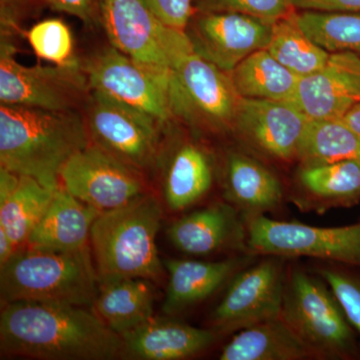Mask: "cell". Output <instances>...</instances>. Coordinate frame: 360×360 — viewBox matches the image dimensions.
Masks as SVG:
<instances>
[{"mask_svg": "<svg viewBox=\"0 0 360 360\" xmlns=\"http://www.w3.org/2000/svg\"><path fill=\"white\" fill-rule=\"evenodd\" d=\"M1 356L42 360L123 359L122 336L92 309L32 302L4 303Z\"/></svg>", "mask_w": 360, "mask_h": 360, "instance_id": "obj_1", "label": "cell"}, {"mask_svg": "<svg viewBox=\"0 0 360 360\" xmlns=\"http://www.w3.org/2000/svg\"><path fill=\"white\" fill-rule=\"evenodd\" d=\"M89 144L86 123L77 110L0 106V167L51 191L60 186L65 163Z\"/></svg>", "mask_w": 360, "mask_h": 360, "instance_id": "obj_2", "label": "cell"}, {"mask_svg": "<svg viewBox=\"0 0 360 360\" xmlns=\"http://www.w3.org/2000/svg\"><path fill=\"white\" fill-rule=\"evenodd\" d=\"M161 219L160 202L148 193L96 217L90 248L99 284L123 278L158 281L163 276L156 246Z\"/></svg>", "mask_w": 360, "mask_h": 360, "instance_id": "obj_3", "label": "cell"}, {"mask_svg": "<svg viewBox=\"0 0 360 360\" xmlns=\"http://www.w3.org/2000/svg\"><path fill=\"white\" fill-rule=\"evenodd\" d=\"M98 291L90 248L54 251L25 246L0 267L2 304L32 302L91 307Z\"/></svg>", "mask_w": 360, "mask_h": 360, "instance_id": "obj_4", "label": "cell"}, {"mask_svg": "<svg viewBox=\"0 0 360 360\" xmlns=\"http://www.w3.org/2000/svg\"><path fill=\"white\" fill-rule=\"evenodd\" d=\"M281 319L314 357L352 359L359 354L354 328L329 286L305 272H291Z\"/></svg>", "mask_w": 360, "mask_h": 360, "instance_id": "obj_5", "label": "cell"}, {"mask_svg": "<svg viewBox=\"0 0 360 360\" xmlns=\"http://www.w3.org/2000/svg\"><path fill=\"white\" fill-rule=\"evenodd\" d=\"M99 21L111 46L162 75L193 49L186 30L163 22L142 0H101Z\"/></svg>", "mask_w": 360, "mask_h": 360, "instance_id": "obj_6", "label": "cell"}, {"mask_svg": "<svg viewBox=\"0 0 360 360\" xmlns=\"http://www.w3.org/2000/svg\"><path fill=\"white\" fill-rule=\"evenodd\" d=\"M15 53L13 40L1 32V104L71 111L87 103L91 90L84 66L78 60L63 65L25 66L16 60Z\"/></svg>", "mask_w": 360, "mask_h": 360, "instance_id": "obj_7", "label": "cell"}, {"mask_svg": "<svg viewBox=\"0 0 360 360\" xmlns=\"http://www.w3.org/2000/svg\"><path fill=\"white\" fill-rule=\"evenodd\" d=\"M168 94L172 116L213 129L233 127L241 98L231 73L201 58L193 47L172 68Z\"/></svg>", "mask_w": 360, "mask_h": 360, "instance_id": "obj_8", "label": "cell"}, {"mask_svg": "<svg viewBox=\"0 0 360 360\" xmlns=\"http://www.w3.org/2000/svg\"><path fill=\"white\" fill-rule=\"evenodd\" d=\"M248 248L267 257H307L360 269V221L338 227H319L250 217Z\"/></svg>", "mask_w": 360, "mask_h": 360, "instance_id": "obj_9", "label": "cell"}, {"mask_svg": "<svg viewBox=\"0 0 360 360\" xmlns=\"http://www.w3.org/2000/svg\"><path fill=\"white\" fill-rule=\"evenodd\" d=\"M86 106L85 123L94 144L139 170L155 162L161 123L153 116L94 91Z\"/></svg>", "mask_w": 360, "mask_h": 360, "instance_id": "obj_10", "label": "cell"}, {"mask_svg": "<svg viewBox=\"0 0 360 360\" xmlns=\"http://www.w3.org/2000/svg\"><path fill=\"white\" fill-rule=\"evenodd\" d=\"M82 66L91 91L144 111L160 123L172 117L168 94L170 75L136 63L111 45Z\"/></svg>", "mask_w": 360, "mask_h": 360, "instance_id": "obj_11", "label": "cell"}, {"mask_svg": "<svg viewBox=\"0 0 360 360\" xmlns=\"http://www.w3.org/2000/svg\"><path fill=\"white\" fill-rule=\"evenodd\" d=\"M60 186L98 212L115 210L148 193L139 170L89 144L61 169Z\"/></svg>", "mask_w": 360, "mask_h": 360, "instance_id": "obj_12", "label": "cell"}, {"mask_svg": "<svg viewBox=\"0 0 360 360\" xmlns=\"http://www.w3.org/2000/svg\"><path fill=\"white\" fill-rule=\"evenodd\" d=\"M281 258L269 257L233 279L213 311V328L219 333H238L281 317L286 281Z\"/></svg>", "mask_w": 360, "mask_h": 360, "instance_id": "obj_13", "label": "cell"}, {"mask_svg": "<svg viewBox=\"0 0 360 360\" xmlns=\"http://www.w3.org/2000/svg\"><path fill=\"white\" fill-rule=\"evenodd\" d=\"M274 23L232 11H212L198 18L187 32L193 51L231 73L246 58L267 49Z\"/></svg>", "mask_w": 360, "mask_h": 360, "instance_id": "obj_14", "label": "cell"}, {"mask_svg": "<svg viewBox=\"0 0 360 360\" xmlns=\"http://www.w3.org/2000/svg\"><path fill=\"white\" fill-rule=\"evenodd\" d=\"M291 103L310 120L342 118L360 103V56L330 53L321 70L300 77Z\"/></svg>", "mask_w": 360, "mask_h": 360, "instance_id": "obj_15", "label": "cell"}, {"mask_svg": "<svg viewBox=\"0 0 360 360\" xmlns=\"http://www.w3.org/2000/svg\"><path fill=\"white\" fill-rule=\"evenodd\" d=\"M309 120L291 101L241 97L233 127L258 150L288 160L296 158Z\"/></svg>", "mask_w": 360, "mask_h": 360, "instance_id": "obj_16", "label": "cell"}, {"mask_svg": "<svg viewBox=\"0 0 360 360\" xmlns=\"http://www.w3.org/2000/svg\"><path fill=\"white\" fill-rule=\"evenodd\" d=\"M120 336L124 343L123 359L134 360L186 359L205 352L215 341L212 329L155 317Z\"/></svg>", "mask_w": 360, "mask_h": 360, "instance_id": "obj_17", "label": "cell"}, {"mask_svg": "<svg viewBox=\"0 0 360 360\" xmlns=\"http://www.w3.org/2000/svg\"><path fill=\"white\" fill-rule=\"evenodd\" d=\"M101 213L60 186L54 191L51 205L35 225L25 246L54 251L90 248V231Z\"/></svg>", "mask_w": 360, "mask_h": 360, "instance_id": "obj_18", "label": "cell"}, {"mask_svg": "<svg viewBox=\"0 0 360 360\" xmlns=\"http://www.w3.org/2000/svg\"><path fill=\"white\" fill-rule=\"evenodd\" d=\"M172 245L186 255H212L241 243L245 233L233 206L217 203L175 221L167 231Z\"/></svg>", "mask_w": 360, "mask_h": 360, "instance_id": "obj_19", "label": "cell"}, {"mask_svg": "<svg viewBox=\"0 0 360 360\" xmlns=\"http://www.w3.org/2000/svg\"><path fill=\"white\" fill-rule=\"evenodd\" d=\"M168 283L162 311L179 314L214 293L236 271L241 259L195 262L169 259L165 262Z\"/></svg>", "mask_w": 360, "mask_h": 360, "instance_id": "obj_20", "label": "cell"}, {"mask_svg": "<svg viewBox=\"0 0 360 360\" xmlns=\"http://www.w3.org/2000/svg\"><path fill=\"white\" fill-rule=\"evenodd\" d=\"M155 288L146 278H123L99 284L91 309L118 335L153 319Z\"/></svg>", "mask_w": 360, "mask_h": 360, "instance_id": "obj_21", "label": "cell"}, {"mask_svg": "<svg viewBox=\"0 0 360 360\" xmlns=\"http://www.w3.org/2000/svg\"><path fill=\"white\" fill-rule=\"evenodd\" d=\"M225 191L227 200L250 217L274 210L283 200V188L276 175L240 153H232L227 160Z\"/></svg>", "mask_w": 360, "mask_h": 360, "instance_id": "obj_22", "label": "cell"}, {"mask_svg": "<svg viewBox=\"0 0 360 360\" xmlns=\"http://www.w3.org/2000/svg\"><path fill=\"white\" fill-rule=\"evenodd\" d=\"M312 357L302 341L281 319L241 329L220 354V360H302Z\"/></svg>", "mask_w": 360, "mask_h": 360, "instance_id": "obj_23", "label": "cell"}, {"mask_svg": "<svg viewBox=\"0 0 360 360\" xmlns=\"http://www.w3.org/2000/svg\"><path fill=\"white\" fill-rule=\"evenodd\" d=\"M243 98L291 101L300 77L281 65L266 49L246 58L231 72Z\"/></svg>", "mask_w": 360, "mask_h": 360, "instance_id": "obj_24", "label": "cell"}, {"mask_svg": "<svg viewBox=\"0 0 360 360\" xmlns=\"http://www.w3.org/2000/svg\"><path fill=\"white\" fill-rule=\"evenodd\" d=\"M296 158L302 167L360 160V134L342 118L309 120Z\"/></svg>", "mask_w": 360, "mask_h": 360, "instance_id": "obj_25", "label": "cell"}, {"mask_svg": "<svg viewBox=\"0 0 360 360\" xmlns=\"http://www.w3.org/2000/svg\"><path fill=\"white\" fill-rule=\"evenodd\" d=\"M212 184L210 160L202 149L186 144L175 153L165 175V198L172 210H186L201 198Z\"/></svg>", "mask_w": 360, "mask_h": 360, "instance_id": "obj_26", "label": "cell"}, {"mask_svg": "<svg viewBox=\"0 0 360 360\" xmlns=\"http://www.w3.org/2000/svg\"><path fill=\"white\" fill-rule=\"evenodd\" d=\"M54 191L32 177L20 175L18 186L0 203V229L6 232L16 250L25 248L53 198Z\"/></svg>", "mask_w": 360, "mask_h": 360, "instance_id": "obj_27", "label": "cell"}, {"mask_svg": "<svg viewBox=\"0 0 360 360\" xmlns=\"http://www.w3.org/2000/svg\"><path fill=\"white\" fill-rule=\"evenodd\" d=\"M266 49L281 65L300 77L321 70L330 56V52L315 44L303 32L295 11L274 23Z\"/></svg>", "mask_w": 360, "mask_h": 360, "instance_id": "obj_28", "label": "cell"}, {"mask_svg": "<svg viewBox=\"0 0 360 360\" xmlns=\"http://www.w3.org/2000/svg\"><path fill=\"white\" fill-rule=\"evenodd\" d=\"M300 182L323 206H352L360 201V160L302 167Z\"/></svg>", "mask_w": 360, "mask_h": 360, "instance_id": "obj_29", "label": "cell"}, {"mask_svg": "<svg viewBox=\"0 0 360 360\" xmlns=\"http://www.w3.org/2000/svg\"><path fill=\"white\" fill-rule=\"evenodd\" d=\"M297 21L326 51H349L360 56V13L303 11L297 13Z\"/></svg>", "mask_w": 360, "mask_h": 360, "instance_id": "obj_30", "label": "cell"}, {"mask_svg": "<svg viewBox=\"0 0 360 360\" xmlns=\"http://www.w3.org/2000/svg\"><path fill=\"white\" fill-rule=\"evenodd\" d=\"M26 37L35 54L52 65H68L77 60L73 58L72 33L63 20L40 21L26 32Z\"/></svg>", "mask_w": 360, "mask_h": 360, "instance_id": "obj_31", "label": "cell"}, {"mask_svg": "<svg viewBox=\"0 0 360 360\" xmlns=\"http://www.w3.org/2000/svg\"><path fill=\"white\" fill-rule=\"evenodd\" d=\"M343 266L342 269H321V276L335 293L360 340V269Z\"/></svg>", "mask_w": 360, "mask_h": 360, "instance_id": "obj_32", "label": "cell"}, {"mask_svg": "<svg viewBox=\"0 0 360 360\" xmlns=\"http://www.w3.org/2000/svg\"><path fill=\"white\" fill-rule=\"evenodd\" d=\"M212 11H232L274 23L295 11L292 0H206Z\"/></svg>", "mask_w": 360, "mask_h": 360, "instance_id": "obj_33", "label": "cell"}, {"mask_svg": "<svg viewBox=\"0 0 360 360\" xmlns=\"http://www.w3.org/2000/svg\"><path fill=\"white\" fill-rule=\"evenodd\" d=\"M163 22L186 30L193 16L191 0H142Z\"/></svg>", "mask_w": 360, "mask_h": 360, "instance_id": "obj_34", "label": "cell"}, {"mask_svg": "<svg viewBox=\"0 0 360 360\" xmlns=\"http://www.w3.org/2000/svg\"><path fill=\"white\" fill-rule=\"evenodd\" d=\"M49 6L63 13L77 16L85 23L99 20L101 0H44Z\"/></svg>", "mask_w": 360, "mask_h": 360, "instance_id": "obj_35", "label": "cell"}, {"mask_svg": "<svg viewBox=\"0 0 360 360\" xmlns=\"http://www.w3.org/2000/svg\"><path fill=\"white\" fill-rule=\"evenodd\" d=\"M293 6L302 11L360 13V0H292Z\"/></svg>", "mask_w": 360, "mask_h": 360, "instance_id": "obj_36", "label": "cell"}, {"mask_svg": "<svg viewBox=\"0 0 360 360\" xmlns=\"http://www.w3.org/2000/svg\"><path fill=\"white\" fill-rule=\"evenodd\" d=\"M27 0H0L1 2L2 30L9 32L18 26L21 7Z\"/></svg>", "mask_w": 360, "mask_h": 360, "instance_id": "obj_37", "label": "cell"}, {"mask_svg": "<svg viewBox=\"0 0 360 360\" xmlns=\"http://www.w3.org/2000/svg\"><path fill=\"white\" fill-rule=\"evenodd\" d=\"M15 251L11 239L4 229H0V267L4 266L13 257Z\"/></svg>", "mask_w": 360, "mask_h": 360, "instance_id": "obj_38", "label": "cell"}, {"mask_svg": "<svg viewBox=\"0 0 360 360\" xmlns=\"http://www.w3.org/2000/svg\"><path fill=\"white\" fill-rule=\"evenodd\" d=\"M342 120L357 134H360V103L355 105L352 110L348 111Z\"/></svg>", "mask_w": 360, "mask_h": 360, "instance_id": "obj_39", "label": "cell"}]
</instances>
